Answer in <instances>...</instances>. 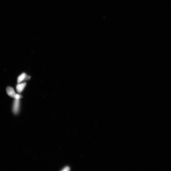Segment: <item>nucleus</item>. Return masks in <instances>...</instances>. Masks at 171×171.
Listing matches in <instances>:
<instances>
[{
	"mask_svg": "<svg viewBox=\"0 0 171 171\" xmlns=\"http://www.w3.org/2000/svg\"><path fill=\"white\" fill-rule=\"evenodd\" d=\"M7 92L9 96L15 98L17 94L15 93V91L13 88L11 87H8L7 88Z\"/></svg>",
	"mask_w": 171,
	"mask_h": 171,
	"instance_id": "obj_2",
	"label": "nucleus"
},
{
	"mask_svg": "<svg viewBox=\"0 0 171 171\" xmlns=\"http://www.w3.org/2000/svg\"><path fill=\"white\" fill-rule=\"evenodd\" d=\"M20 99H15L13 105V108L14 112L17 113L19 111L20 108Z\"/></svg>",
	"mask_w": 171,
	"mask_h": 171,
	"instance_id": "obj_4",
	"label": "nucleus"
},
{
	"mask_svg": "<svg viewBox=\"0 0 171 171\" xmlns=\"http://www.w3.org/2000/svg\"><path fill=\"white\" fill-rule=\"evenodd\" d=\"M26 82H23L22 83H19L16 86V90L19 93L22 92L26 87Z\"/></svg>",
	"mask_w": 171,
	"mask_h": 171,
	"instance_id": "obj_3",
	"label": "nucleus"
},
{
	"mask_svg": "<svg viewBox=\"0 0 171 171\" xmlns=\"http://www.w3.org/2000/svg\"><path fill=\"white\" fill-rule=\"evenodd\" d=\"M30 78V76L27 75L25 73H23L18 77L17 79L18 83H21L24 80H29Z\"/></svg>",
	"mask_w": 171,
	"mask_h": 171,
	"instance_id": "obj_1",
	"label": "nucleus"
},
{
	"mask_svg": "<svg viewBox=\"0 0 171 171\" xmlns=\"http://www.w3.org/2000/svg\"><path fill=\"white\" fill-rule=\"evenodd\" d=\"M70 170L69 168L68 167H66L62 170L63 171H69Z\"/></svg>",
	"mask_w": 171,
	"mask_h": 171,
	"instance_id": "obj_5",
	"label": "nucleus"
}]
</instances>
